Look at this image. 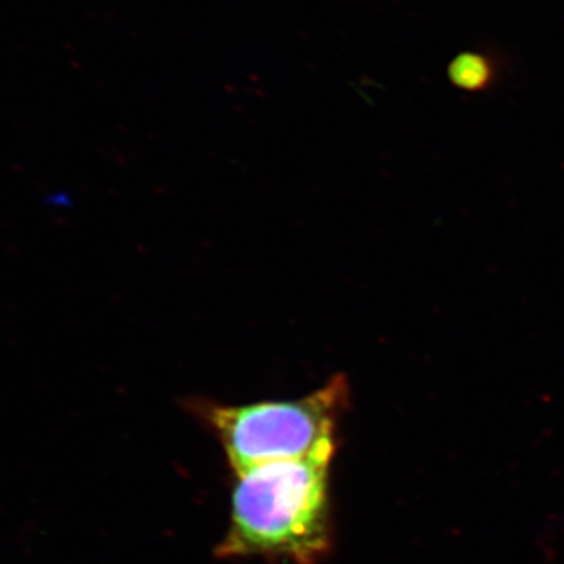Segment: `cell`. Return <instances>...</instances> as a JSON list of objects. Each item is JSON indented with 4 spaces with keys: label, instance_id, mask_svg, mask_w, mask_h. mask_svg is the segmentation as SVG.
<instances>
[{
    "label": "cell",
    "instance_id": "obj_1",
    "mask_svg": "<svg viewBox=\"0 0 564 564\" xmlns=\"http://www.w3.org/2000/svg\"><path fill=\"white\" fill-rule=\"evenodd\" d=\"M332 463L302 459L263 464L236 475L229 527L215 555L322 563L333 549Z\"/></svg>",
    "mask_w": 564,
    "mask_h": 564
},
{
    "label": "cell",
    "instance_id": "obj_2",
    "mask_svg": "<svg viewBox=\"0 0 564 564\" xmlns=\"http://www.w3.org/2000/svg\"><path fill=\"white\" fill-rule=\"evenodd\" d=\"M350 406V384L336 375L302 399L250 404L198 400L192 413L209 426L229 467L239 475L263 464L325 459L339 447V422Z\"/></svg>",
    "mask_w": 564,
    "mask_h": 564
},
{
    "label": "cell",
    "instance_id": "obj_3",
    "mask_svg": "<svg viewBox=\"0 0 564 564\" xmlns=\"http://www.w3.org/2000/svg\"><path fill=\"white\" fill-rule=\"evenodd\" d=\"M448 76L462 90L480 91L491 85L494 70L481 55L463 54L452 63Z\"/></svg>",
    "mask_w": 564,
    "mask_h": 564
}]
</instances>
